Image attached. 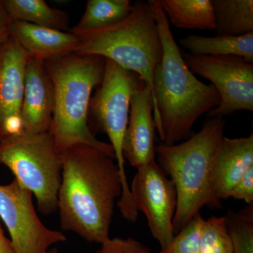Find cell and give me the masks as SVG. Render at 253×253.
<instances>
[{
	"mask_svg": "<svg viewBox=\"0 0 253 253\" xmlns=\"http://www.w3.org/2000/svg\"><path fill=\"white\" fill-rule=\"evenodd\" d=\"M253 167V134L241 138L224 136L218 147L212 173V208H219L245 173Z\"/></svg>",
	"mask_w": 253,
	"mask_h": 253,
	"instance_id": "cell-14",
	"label": "cell"
},
{
	"mask_svg": "<svg viewBox=\"0 0 253 253\" xmlns=\"http://www.w3.org/2000/svg\"><path fill=\"white\" fill-rule=\"evenodd\" d=\"M60 157L57 211L61 229L88 242L103 244L110 239L115 204L122 195L116 161L85 144L74 145Z\"/></svg>",
	"mask_w": 253,
	"mask_h": 253,
	"instance_id": "cell-1",
	"label": "cell"
},
{
	"mask_svg": "<svg viewBox=\"0 0 253 253\" xmlns=\"http://www.w3.org/2000/svg\"><path fill=\"white\" fill-rule=\"evenodd\" d=\"M44 66L54 86V109L49 133L58 154L74 145L85 144L115 160L111 145L96 139L88 125L91 92L104 77V58L73 53L44 62Z\"/></svg>",
	"mask_w": 253,
	"mask_h": 253,
	"instance_id": "cell-3",
	"label": "cell"
},
{
	"mask_svg": "<svg viewBox=\"0 0 253 253\" xmlns=\"http://www.w3.org/2000/svg\"><path fill=\"white\" fill-rule=\"evenodd\" d=\"M5 8L14 21L69 32V15L51 7L44 0H3Z\"/></svg>",
	"mask_w": 253,
	"mask_h": 253,
	"instance_id": "cell-18",
	"label": "cell"
},
{
	"mask_svg": "<svg viewBox=\"0 0 253 253\" xmlns=\"http://www.w3.org/2000/svg\"><path fill=\"white\" fill-rule=\"evenodd\" d=\"M28 58L12 37L0 47V141L21 132V111Z\"/></svg>",
	"mask_w": 253,
	"mask_h": 253,
	"instance_id": "cell-11",
	"label": "cell"
},
{
	"mask_svg": "<svg viewBox=\"0 0 253 253\" xmlns=\"http://www.w3.org/2000/svg\"><path fill=\"white\" fill-rule=\"evenodd\" d=\"M204 219L201 213L196 214L160 253H200L201 229Z\"/></svg>",
	"mask_w": 253,
	"mask_h": 253,
	"instance_id": "cell-23",
	"label": "cell"
},
{
	"mask_svg": "<svg viewBox=\"0 0 253 253\" xmlns=\"http://www.w3.org/2000/svg\"><path fill=\"white\" fill-rule=\"evenodd\" d=\"M0 164L36 196L40 212L50 215L57 211L61 162L49 131L21 132L0 141Z\"/></svg>",
	"mask_w": 253,
	"mask_h": 253,
	"instance_id": "cell-7",
	"label": "cell"
},
{
	"mask_svg": "<svg viewBox=\"0 0 253 253\" xmlns=\"http://www.w3.org/2000/svg\"><path fill=\"white\" fill-rule=\"evenodd\" d=\"M78 36L79 44L74 53L101 56L135 73L154 99L155 70L162 58L163 48L149 1H136L130 14L121 22Z\"/></svg>",
	"mask_w": 253,
	"mask_h": 253,
	"instance_id": "cell-5",
	"label": "cell"
},
{
	"mask_svg": "<svg viewBox=\"0 0 253 253\" xmlns=\"http://www.w3.org/2000/svg\"><path fill=\"white\" fill-rule=\"evenodd\" d=\"M154 110L152 94L144 84L136 89L131 97L123 141L125 161L136 169L156 161Z\"/></svg>",
	"mask_w": 253,
	"mask_h": 253,
	"instance_id": "cell-12",
	"label": "cell"
},
{
	"mask_svg": "<svg viewBox=\"0 0 253 253\" xmlns=\"http://www.w3.org/2000/svg\"><path fill=\"white\" fill-rule=\"evenodd\" d=\"M217 36H241L253 32V0H212Z\"/></svg>",
	"mask_w": 253,
	"mask_h": 253,
	"instance_id": "cell-19",
	"label": "cell"
},
{
	"mask_svg": "<svg viewBox=\"0 0 253 253\" xmlns=\"http://www.w3.org/2000/svg\"><path fill=\"white\" fill-rule=\"evenodd\" d=\"M229 198L242 200L248 205L253 204V167L245 173L231 189Z\"/></svg>",
	"mask_w": 253,
	"mask_h": 253,
	"instance_id": "cell-25",
	"label": "cell"
},
{
	"mask_svg": "<svg viewBox=\"0 0 253 253\" xmlns=\"http://www.w3.org/2000/svg\"><path fill=\"white\" fill-rule=\"evenodd\" d=\"M149 1L163 48L162 58L154 73V121L162 144H176L191 136L194 123L202 115L219 106L220 96L212 84L199 81L190 71L167 16L158 0Z\"/></svg>",
	"mask_w": 253,
	"mask_h": 253,
	"instance_id": "cell-2",
	"label": "cell"
},
{
	"mask_svg": "<svg viewBox=\"0 0 253 253\" xmlns=\"http://www.w3.org/2000/svg\"><path fill=\"white\" fill-rule=\"evenodd\" d=\"M0 253H16L11 240L4 234V231L0 224Z\"/></svg>",
	"mask_w": 253,
	"mask_h": 253,
	"instance_id": "cell-27",
	"label": "cell"
},
{
	"mask_svg": "<svg viewBox=\"0 0 253 253\" xmlns=\"http://www.w3.org/2000/svg\"><path fill=\"white\" fill-rule=\"evenodd\" d=\"M11 37L31 58L43 62L55 61L74 53L80 38L71 32L14 21Z\"/></svg>",
	"mask_w": 253,
	"mask_h": 253,
	"instance_id": "cell-15",
	"label": "cell"
},
{
	"mask_svg": "<svg viewBox=\"0 0 253 253\" xmlns=\"http://www.w3.org/2000/svg\"><path fill=\"white\" fill-rule=\"evenodd\" d=\"M24 82L21 111V132H47L52 122L54 93L44 62L35 58H28Z\"/></svg>",
	"mask_w": 253,
	"mask_h": 253,
	"instance_id": "cell-13",
	"label": "cell"
},
{
	"mask_svg": "<svg viewBox=\"0 0 253 253\" xmlns=\"http://www.w3.org/2000/svg\"><path fill=\"white\" fill-rule=\"evenodd\" d=\"M168 21L178 28L215 30L212 0H158Z\"/></svg>",
	"mask_w": 253,
	"mask_h": 253,
	"instance_id": "cell-17",
	"label": "cell"
},
{
	"mask_svg": "<svg viewBox=\"0 0 253 253\" xmlns=\"http://www.w3.org/2000/svg\"><path fill=\"white\" fill-rule=\"evenodd\" d=\"M224 217L234 253H253V204Z\"/></svg>",
	"mask_w": 253,
	"mask_h": 253,
	"instance_id": "cell-21",
	"label": "cell"
},
{
	"mask_svg": "<svg viewBox=\"0 0 253 253\" xmlns=\"http://www.w3.org/2000/svg\"><path fill=\"white\" fill-rule=\"evenodd\" d=\"M95 253H151L149 248L133 238H113L101 244Z\"/></svg>",
	"mask_w": 253,
	"mask_h": 253,
	"instance_id": "cell-24",
	"label": "cell"
},
{
	"mask_svg": "<svg viewBox=\"0 0 253 253\" xmlns=\"http://www.w3.org/2000/svg\"><path fill=\"white\" fill-rule=\"evenodd\" d=\"M14 21L6 11L3 0H0V47L11 38Z\"/></svg>",
	"mask_w": 253,
	"mask_h": 253,
	"instance_id": "cell-26",
	"label": "cell"
},
{
	"mask_svg": "<svg viewBox=\"0 0 253 253\" xmlns=\"http://www.w3.org/2000/svg\"><path fill=\"white\" fill-rule=\"evenodd\" d=\"M200 253H234L224 217L204 219L201 226Z\"/></svg>",
	"mask_w": 253,
	"mask_h": 253,
	"instance_id": "cell-22",
	"label": "cell"
},
{
	"mask_svg": "<svg viewBox=\"0 0 253 253\" xmlns=\"http://www.w3.org/2000/svg\"><path fill=\"white\" fill-rule=\"evenodd\" d=\"M196 56H235L253 63V32L241 36L204 37L189 35L179 40Z\"/></svg>",
	"mask_w": 253,
	"mask_h": 253,
	"instance_id": "cell-16",
	"label": "cell"
},
{
	"mask_svg": "<svg viewBox=\"0 0 253 253\" xmlns=\"http://www.w3.org/2000/svg\"><path fill=\"white\" fill-rule=\"evenodd\" d=\"M47 253H59V252L56 248H51V249H49V251H48Z\"/></svg>",
	"mask_w": 253,
	"mask_h": 253,
	"instance_id": "cell-28",
	"label": "cell"
},
{
	"mask_svg": "<svg viewBox=\"0 0 253 253\" xmlns=\"http://www.w3.org/2000/svg\"><path fill=\"white\" fill-rule=\"evenodd\" d=\"M144 84V81L135 73L105 59L104 77L91 99L89 107L96 128L108 136L114 151L123 187L118 206L123 217L131 223L135 222L139 211L131 199L126 178L123 141L129 121L131 97L134 91Z\"/></svg>",
	"mask_w": 253,
	"mask_h": 253,
	"instance_id": "cell-6",
	"label": "cell"
},
{
	"mask_svg": "<svg viewBox=\"0 0 253 253\" xmlns=\"http://www.w3.org/2000/svg\"><path fill=\"white\" fill-rule=\"evenodd\" d=\"M0 217L11 237L16 253H47L66 236L46 227L34 207L33 194L16 179L0 184Z\"/></svg>",
	"mask_w": 253,
	"mask_h": 253,
	"instance_id": "cell-9",
	"label": "cell"
},
{
	"mask_svg": "<svg viewBox=\"0 0 253 253\" xmlns=\"http://www.w3.org/2000/svg\"><path fill=\"white\" fill-rule=\"evenodd\" d=\"M224 118H210L199 132L179 144L156 146L158 166L175 187L174 234L182 230L205 206L212 208V173L224 137Z\"/></svg>",
	"mask_w": 253,
	"mask_h": 253,
	"instance_id": "cell-4",
	"label": "cell"
},
{
	"mask_svg": "<svg viewBox=\"0 0 253 253\" xmlns=\"http://www.w3.org/2000/svg\"><path fill=\"white\" fill-rule=\"evenodd\" d=\"M132 6L129 0H88L81 19L69 32L81 36L86 32L112 26L127 17Z\"/></svg>",
	"mask_w": 253,
	"mask_h": 253,
	"instance_id": "cell-20",
	"label": "cell"
},
{
	"mask_svg": "<svg viewBox=\"0 0 253 253\" xmlns=\"http://www.w3.org/2000/svg\"><path fill=\"white\" fill-rule=\"evenodd\" d=\"M136 169L129 186L131 199L136 209L146 216L153 237L161 249H165L175 236L173 230L175 187L156 161Z\"/></svg>",
	"mask_w": 253,
	"mask_h": 253,
	"instance_id": "cell-10",
	"label": "cell"
},
{
	"mask_svg": "<svg viewBox=\"0 0 253 253\" xmlns=\"http://www.w3.org/2000/svg\"><path fill=\"white\" fill-rule=\"evenodd\" d=\"M182 56L190 71L211 81L220 96V104L208 112V118L253 111V63L235 56Z\"/></svg>",
	"mask_w": 253,
	"mask_h": 253,
	"instance_id": "cell-8",
	"label": "cell"
}]
</instances>
